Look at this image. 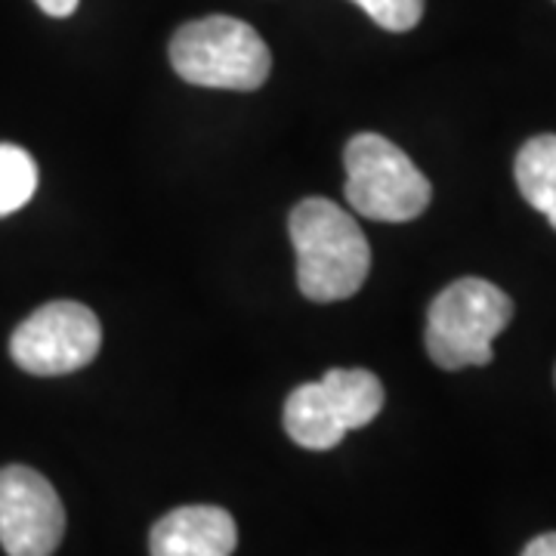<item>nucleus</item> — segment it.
Wrapping results in <instances>:
<instances>
[{
	"mask_svg": "<svg viewBox=\"0 0 556 556\" xmlns=\"http://www.w3.org/2000/svg\"><path fill=\"white\" fill-rule=\"evenodd\" d=\"M65 535L56 489L31 467L0 470V547L7 556H53Z\"/></svg>",
	"mask_w": 556,
	"mask_h": 556,
	"instance_id": "423d86ee",
	"label": "nucleus"
},
{
	"mask_svg": "<svg viewBox=\"0 0 556 556\" xmlns=\"http://www.w3.org/2000/svg\"><path fill=\"white\" fill-rule=\"evenodd\" d=\"M522 556H556V532H544L535 541H529Z\"/></svg>",
	"mask_w": 556,
	"mask_h": 556,
	"instance_id": "ddd939ff",
	"label": "nucleus"
},
{
	"mask_svg": "<svg viewBox=\"0 0 556 556\" xmlns=\"http://www.w3.org/2000/svg\"><path fill=\"white\" fill-rule=\"evenodd\" d=\"M239 544V529L229 510L214 504L177 507L152 526L149 554L152 556H232Z\"/></svg>",
	"mask_w": 556,
	"mask_h": 556,
	"instance_id": "0eeeda50",
	"label": "nucleus"
},
{
	"mask_svg": "<svg viewBox=\"0 0 556 556\" xmlns=\"http://www.w3.org/2000/svg\"><path fill=\"white\" fill-rule=\"evenodd\" d=\"M514 300L485 278H457L427 313V353L445 371L492 362V340L510 325Z\"/></svg>",
	"mask_w": 556,
	"mask_h": 556,
	"instance_id": "f03ea898",
	"label": "nucleus"
},
{
	"mask_svg": "<svg viewBox=\"0 0 556 556\" xmlns=\"http://www.w3.org/2000/svg\"><path fill=\"white\" fill-rule=\"evenodd\" d=\"M321 387L343 420L346 433L368 427L383 408V383L365 368H331L321 375Z\"/></svg>",
	"mask_w": 556,
	"mask_h": 556,
	"instance_id": "1a4fd4ad",
	"label": "nucleus"
},
{
	"mask_svg": "<svg viewBox=\"0 0 556 556\" xmlns=\"http://www.w3.org/2000/svg\"><path fill=\"white\" fill-rule=\"evenodd\" d=\"M285 430L298 445L309 452H328L346 437V427L334 412L321 380L298 387L285 402Z\"/></svg>",
	"mask_w": 556,
	"mask_h": 556,
	"instance_id": "6e6552de",
	"label": "nucleus"
},
{
	"mask_svg": "<svg viewBox=\"0 0 556 556\" xmlns=\"http://www.w3.org/2000/svg\"><path fill=\"white\" fill-rule=\"evenodd\" d=\"M102 346L97 313L75 300H53L35 309L10 338V356L22 371L60 378L90 365Z\"/></svg>",
	"mask_w": 556,
	"mask_h": 556,
	"instance_id": "39448f33",
	"label": "nucleus"
},
{
	"mask_svg": "<svg viewBox=\"0 0 556 556\" xmlns=\"http://www.w3.org/2000/svg\"><path fill=\"white\" fill-rule=\"evenodd\" d=\"M38 192V164L13 142H0V217L16 214Z\"/></svg>",
	"mask_w": 556,
	"mask_h": 556,
	"instance_id": "9b49d317",
	"label": "nucleus"
},
{
	"mask_svg": "<svg viewBox=\"0 0 556 556\" xmlns=\"http://www.w3.org/2000/svg\"><path fill=\"white\" fill-rule=\"evenodd\" d=\"M35 3L47 16H56V20H65L78 10V0H35Z\"/></svg>",
	"mask_w": 556,
	"mask_h": 556,
	"instance_id": "4468645a",
	"label": "nucleus"
},
{
	"mask_svg": "<svg viewBox=\"0 0 556 556\" xmlns=\"http://www.w3.org/2000/svg\"><path fill=\"white\" fill-rule=\"evenodd\" d=\"M353 3L362 7L383 31H412L424 16L427 0H353Z\"/></svg>",
	"mask_w": 556,
	"mask_h": 556,
	"instance_id": "f8f14e48",
	"label": "nucleus"
},
{
	"mask_svg": "<svg viewBox=\"0 0 556 556\" xmlns=\"http://www.w3.org/2000/svg\"><path fill=\"white\" fill-rule=\"evenodd\" d=\"M519 195L556 229V134L532 137L517 155Z\"/></svg>",
	"mask_w": 556,
	"mask_h": 556,
	"instance_id": "9d476101",
	"label": "nucleus"
},
{
	"mask_svg": "<svg viewBox=\"0 0 556 556\" xmlns=\"http://www.w3.org/2000/svg\"><path fill=\"white\" fill-rule=\"evenodd\" d=\"M298 254V288L313 303L356 294L371 269V248L358 223L328 199H303L288 219Z\"/></svg>",
	"mask_w": 556,
	"mask_h": 556,
	"instance_id": "f257e3e1",
	"label": "nucleus"
},
{
	"mask_svg": "<svg viewBox=\"0 0 556 556\" xmlns=\"http://www.w3.org/2000/svg\"><path fill=\"white\" fill-rule=\"evenodd\" d=\"M346 201L353 211L380 223H408L433 199L430 179L399 146L378 134H358L346 142Z\"/></svg>",
	"mask_w": 556,
	"mask_h": 556,
	"instance_id": "20e7f679",
	"label": "nucleus"
},
{
	"mask_svg": "<svg viewBox=\"0 0 556 556\" xmlns=\"http://www.w3.org/2000/svg\"><path fill=\"white\" fill-rule=\"evenodd\" d=\"M554 380H556V375H554Z\"/></svg>",
	"mask_w": 556,
	"mask_h": 556,
	"instance_id": "2eb2a0df",
	"label": "nucleus"
},
{
	"mask_svg": "<svg viewBox=\"0 0 556 556\" xmlns=\"http://www.w3.org/2000/svg\"><path fill=\"white\" fill-rule=\"evenodd\" d=\"M170 65L195 87L257 90L269 78L273 56L248 22L207 16L179 25L170 38Z\"/></svg>",
	"mask_w": 556,
	"mask_h": 556,
	"instance_id": "7ed1b4c3",
	"label": "nucleus"
}]
</instances>
